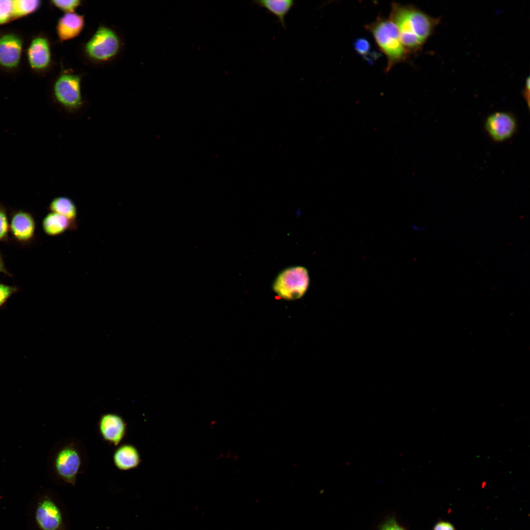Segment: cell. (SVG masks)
Wrapping results in <instances>:
<instances>
[{"label": "cell", "instance_id": "cell-1", "mask_svg": "<svg viewBox=\"0 0 530 530\" xmlns=\"http://www.w3.org/2000/svg\"><path fill=\"white\" fill-rule=\"evenodd\" d=\"M389 19L397 27L400 42L408 55L420 52L432 35L440 18L428 15L412 4H391Z\"/></svg>", "mask_w": 530, "mask_h": 530}, {"label": "cell", "instance_id": "cell-2", "mask_svg": "<svg viewBox=\"0 0 530 530\" xmlns=\"http://www.w3.org/2000/svg\"><path fill=\"white\" fill-rule=\"evenodd\" d=\"M87 456L82 442L75 438L61 440L53 446L48 459V470L60 483L74 486L78 475L86 467Z\"/></svg>", "mask_w": 530, "mask_h": 530}, {"label": "cell", "instance_id": "cell-3", "mask_svg": "<svg viewBox=\"0 0 530 530\" xmlns=\"http://www.w3.org/2000/svg\"><path fill=\"white\" fill-rule=\"evenodd\" d=\"M373 37L380 51L387 60L386 72L394 66L404 61L408 56L400 40L398 29L389 19L378 17L365 26Z\"/></svg>", "mask_w": 530, "mask_h": 530}, {"label": "cell", "instance_id": "cell-4", "mask_svg": "<svg viewBox=\"0 0 530 530\" xmlns=\"http://www.w3.org/2000/svg\"><path fill=\"white\" fill-rule=\"evenodd\" d=\"M81 76L71 71L62 72L53 86L55 102L68 115L79 113L84 102L81 89Z\"/></svg>", "mask_w": 530, "mask_h": 530}, {"label": "cell", "instance_id": "cell-5", "mask_svg": "<svg viewBox=\"0 0 530 530\" xmlns=\"http://www.w3.org/2000/svg\"><path fill=\"white\" fill-rule=\"evenodd\" d=\"M34 519L39 530H68L69 522L63 504L54 495L46 494L36 503Z\"/></svg>", "mask_w": 530, "mask_h": 530}, {"label": "cell", "instance_id": "cell-6", "mask_svg": "<svg viewBox=\"0 0 530 530\" xmlns=\"http://www.w3.org/2000/svg\"><path fill=\"white\" fill-rule=\"evenodd\" d=\"M120 39L112 28L99 26L84 44L85 54L96 62H106L115 57L121 49Z\"/></svg>", "mask_w": 530, "mask_h": 530}, {"label": "cell", "instance_id": "cell-7", "mask_svg": "<svg viewBox=\"0 0 530 530\" xmlns=\"http://www.w3.org/2000/svg\"><path fill=\"white\" fill-rule=\"evenodd\" d=\"M308 270L303 266L285 269L279 273L273 285L274 291L287 300L300 298L306 292L309 285Z\"/></svg>", "mask_w": 530, "mask_h": 530}, {"label": "cell", "instance_id": "cell-8", "mask_svg": "<svg viewBox=\"0 0 530 530\" xmlns=\"http://www.w3.org/2000/svg\"><path fill=\"white\" fill-rule=\"evenodd\" d=\"M24 47L22 36L14 31L0 33V69L11 73L20 66Z\"/></svg>", "mask_w": 530, "mask_h": 530}, {"label": "cell", "instance_id": "cell-9", "mask_svg": "<svg viewBox=\"0 0 530 530\" xmlns=\"http://www.w3.org/2000/svg\"><path fill=\"white\" fill-rule=\"evenodd\" d=\"M484 128L490 138L496 142L508 140L516 133L518 123L514 116L505 111H496L486 118Z\"/></svg>", "mask_w": 530, "mask_h": 530}, {"label": "cell", "instance_id": "cell-10", "mask_svg": "<svg viewBox=\"0 0 530 530\" xmlns=\"http://www.w3.org/2000/svg\"><path fill=\"white\" fill-rule=\"evenodd\" d=\"M26 56L32 71L37 73L47 71L52 62L51 47L48 38L42 34L34 36L28 45Z\"/></svg>", "mask_w": 530, "mask_h": 530}, {"label": "cell", "instance_id": "cell-11", "mask_svg": "<svg viewBox=\"0 0 530 530\" xmlns=\"http://www.w3.org/2000/svg\"><path fill=\"white\" fill-rule=\"evenodd\" d=\"M99 434L106 443L117 447L125 438L127 424L122 416L114 412L103 414L98 423Z\"/></svg>", "mask_w": 530, "mask_h": 530}, {"label": "cell", "instance_id": "cell-12", "mask_svg": "<svg viewBox=\"0 0 530 530\" xmlns=\"http://www.w3.org/2000/svg\"><path fill=\"white\" fill-rule=\"evenodd\" d=\"M84 26V16L73 12L62 15L57 22L55 29L58 39L62 42L77 37Z\"/></svg>", "mask_w": 530, "mask_h": 530}, {"label": "cell", "instance_id": "cell-13", "mask_svg": "<svg viewBox=\"0 0 530 530\" xmlns=\"http://www.w3.org/2000/svg\"><path fill=\"white\" fill-rule=\"evenodd\" d=\"M112 458L115 467L123 471L136 468L141 462L137 449L133 445L128 443L118 446L114 451Z\"/></svg>", "mask_w": 530, "mask_h": 530}, {"label": "cell", "instance_id": "cell-14", "mask_svg": "<svg viewBox=\"0 0 530 530\" xmlns=\"http://www.w3.org/2000/svg\"><path fill=\"white\" fill-rule=\"evenodd\" d=\"M10 229L14 236L20 241H27L33 236L35 223L32 216L24 212H18L12 217Z\"/></svg>", "mask_w": 530, "mask_h": 530}, {"label": "cell", "instance_id": "cell-15", "mask_svg": "<svg viewBox=\"0 0 530 530\" xmlns=\"http://www.w3.org/2000/svg\"><path fill=\"white\" fill-rule=\"evenodd\" d=\"M42 226L47 235L56 236L67 231L75 230L77 228V223L60 214L51 212L43 219Z\"/></svg>", "mask_w": 530, "mask_h": 530}, {"label": "cell", "instance_id": "cell-16", "mask_svg": "<svg viewBox=\"0 0 530 530\" xmlns=\"http://www.w3.org/2000/svg\"><path fill=\"white\" fill-rule=\"evenodd\" d=\"M252 2L275 16L284 29H286L285 17L295 4L292 0H258Z\"/></svg>", "mask_w": 530, "mask_h": 530}, {"label": "cell", "instance_id": "cell-17", "mask_svg": "<svg viewBox=\"0 0 530 530\" xmlns=\"http://www.w3.org/2000/svg\"><path fill=\"white\" fill-rule=\"evenodd\" d=\"M49 209L51 212L64 216L77 223L78 214L77 207L70 198L65 196L54 198L50 204Z\"/></svg>", "mask_w": 530, "mask_h": 530}, {"label": "cell", "instance_id": "cell-18", "mask_svg": "<svg viewBox=\"0 0 530 530\" xmlns=\"http://www.w3.org/2000/svg\"><path fill=\"white\" fill-rule=\"evenodd\" d=\"M41 5L39 0H14L15 20L35 12Z\"/></svg>", "mask_w": 530, "mask_h": 530}, {"label": "cell", "instance_id": "cell-19", "mask_svg": "<svg viewBox=\"0 0 530 530\" xmlns=\"http://www.w3.org/2000/svg\"><path fill=\"white\" fill-rule=\"evenodd\" d=\"M15 20L14 0H0V26Z\"/></svg>", "mask_w": 530, "mask_h": 530}, {"label": "cell", "instance_id": "cell-20", "mask_svg": "<svg viewBox=\"0 0 530 530\" xmlns=\"http://www.w3.org/2000/svg\"><path fill=\"white\" fill-rule=\"evenodd\" d=\"M51 3L65 13L75 12V11L81 4L80 0H53L51 1Z\"/></svg>", "mask_w": 530, "mask_h": 530}, {"label": "cell", "instance_id": "cell-21", "mask_svg": "<svg viewBox=\"0 0 530 530\" xmlns=\"http://www.w3.org/2000/svg\"><path fill=\"white\" fill-rule=\"evenodd\" d=\"M354 48L357 53L369 61L371 46L369 41L364 38L356 39L354 42Z\"/></svg>", "mask_w": 530, "mask_h": 530}, {"label": "cell", "instance_id": "cell-22", "mask_svg": "<svg viewBox=\"0 0 530 530\" xmlns=\"http://www.w3.org/2000/svg\"><path fill=\"white\" fill-rule=\"evenodd\" d=\"M377 530H407L400 525L395 515H391L379 524Z\"/></svg>", "mask_w": 530, "mask_h": 530}, {"label": "cell", "instance_id": "cell-23", "mask_svg": "<svg viewBox=\"0 0 530 530\" xmlns=\"http://www.w3.org/2000/svg\"><path fill=\"white\" fill-rule=\"evenodd\" d=\"M15 286H11L0 283V308L7 301L8 298L18 291Z\"/></svg>", "mask_w": 530, "mask_h": 530}, {"label": "cell", "instance_id": "cell-24", "mask_svg": "<svg viewBox=\"0 0 530 530\" xmlns=\"http://www.w3.org/2000/svg\"><path fill=\"white\" fill-rule=\"evenodd\" d=\"M8 230L6 215L3 209L0 208V240L5 238Z\"/></svg>", "mask_w": 530, "mask_h": 530}, {"label": "cell", "instance_id": "cell-25", "mask_svg": "<svg viewBox=\"0 0 530 530\" xmlns=\"http://www.w3.org/2000/svg\"><path fill=\"white\" fill-rule=\"evenodd\" d=\"M433 530H454L452 525L447 522H439L434 528Z\"/></svg>", "mask_w": 530, "mask_h": 530}, {"label": "cell", "instance_id": "cell-26", "mask_svg": "<svg viewBox=\"0 0 530 530\" xmlns=\"http://www.w3.org/2000/svg\"><path fill=\"white\" fill-rule=\"evenodd\" d=\"M0 272H3V273L9 275V274L8 273V272H7V270H6V269L4 267L3 260H2V257H1V256L0 255Z\"/></svg>", "mask_w": 530, "mask_h": 530}]
</instances>
